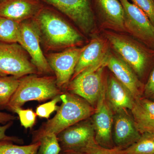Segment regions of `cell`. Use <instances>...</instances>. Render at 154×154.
I'll return each mask as SVG.
<instances>
[{"mask_svg":"<svg viewBox=\"0 0 154 154\" xmlns=\"http://www.w3.org/2000/svg\"><path fill=\"white\" fill-rule=\"evenodd\" d=\"M60 98L62 104L56 114L33 131L31 143L38 142L47 135H57L68 128L88 119L95 111L93 106L85 99L72 93L62 94Z\"/></svg>","mask_w":154,"mask_h":154,"instance_id":"6da1fadb","label":"cell"},{"mask_svg":"<svg viewBox=\"0 0 154 154\" xmlns=\"http://www.w3.org/2000/svg\"><path fill=\"white\" fill-rule=\"evenodd\" d=\"M36 25L48 47L53 49L73 47L82 42L79 33L62 18L47 9H41L33 17Z\"/></svg>","mask_w":154,"mask_h":154,"instance_id":"7a4b0ae2","label":"cell"},{"mask_svg":"<svg viewBox=\"0 0 154 154\" xmlns=\"http://www.w3.org/2000/svg\"><path fill=\"white\" fill-rule=\"evenodd\" d=\"M105 36L110 46L122 60L141 78L154 65V50L140 42L122 34L107 31Z\"/></svg>","mask_w":154,"mask_h":154,"instance_id":"3957f363","label":"cell"},{"mask_svg":"<svg viewBox=\"0 0 154 154\" xmlns=\"http://www.w3.org/2000/svg\"><path fill=\"white\" fill-rule=\"evenodd\" d=\"M32 75L20 78L19 85L7 107L9 110L13 111L29 101L43 102L62 94L57 85L55 77Z\"/></svg>","mask_w":154,"mask_h":154,"instance_id":"277c9868","label":"cell"},{"mask_svg":"<svg viewBox=\"0 0 154 154\" xmlns=\"http://www.w3.org/2000/svg\"><path fill=\"white\" fill-rule=\"evenodd\" d=\"M106 57L86 69L67 85L70 93L85 99L92 106L96 104L102 91L106 88V83L103 78Z\"/></svg>","mask_w":154,"mask_h":154,"instance_id":"5b68a950","label":"cell"},{"mask_svg":"<svg viewBox=\"0 0 154 154\" xmlns=\"http://www.w3.org/2000/svg\"><path fill=\"white\" fill-rule=\"evenodd\" d=\"M20 45L0 42V76L21 78L38 73Z\"/></svg>","mask_w":154,"mask_h":154,"instance_id":"8992f818","label":"cell"},{"mask_svg":"<svg viewBox=\"0 0 154 154\" xmlns=\"http://www.w3.org/2000/svg\"><path fill=\"white\" fill-rule=\"evenodd\" d=\"M124 11L126 32L147 47L154 50V26L140 9L129 0H119Z\"/></svg>","mask_w":154,"mask_h":154,"instance_id":"52a82bcc","label":"cell"},{"mask_svg":"<svg viewBox=\"0 0 154 154\" xmlns=\"http://www.w3.org/2000/svg\"><path fill=\"white\" fill-rule=\"evenodd\" d=\"M85 120L68 128L57 135L62 152L85 154L87 148L96 141L92 122Z\"/></svg>","mask_w":154,"mask_h":154,"instance_id":"ba28073f","label":"cell"},{"mask_svg":"<svg viewBox=\"0 0 154 154\" xmlns=\"http://www.w3.org/2000/svg\"><path fill=\"white\" fill-rule=\"evenodd\" d=\"M53 6L71 19L84 33L95 28L94 13L90 0H42Z\"/></svg>","mask_w":154,"mask_h":154,"instance_id":"9c48e42d","label":"cell"},{"mask_svg":"<svg viewBox=\"0 0 154 154\" xmlns=\"http://www.w3.org/2000/svg\"><path fill=\"white\" fill-rule=\"evenodd\" d=\"M96 105L92 116L95 140L103 147L112 148L114 147L112 138L113 116L106 99V88L102 91Z\"/></svg>","mask_w":154,"mask_h":154,"instance_id":"30bf717a","label":"cell"},{"mask_svg":"<svg viewBox=\"0 0 154 154\" xmlns=\"http://www.w3.org/2000/svg\"><path fill=\"white\" fill-rule=\"evenodd\" d=\"M85 46L72 47L62 52L48 55V61L55 74L57 85L60 89L68 85Z\"/></svg>","mask_w":154,"mask_h":154,"instance_id":"8fae6325","label":"cell"},{"mask_svg":"<svg viewBox=\"0 0 154 154\" xmlns=\"http://www.w3.org/2000/svg\"><path fill=\"white\" fill-rule=\"evenodd\" d=\"M20 26L22 38L20 45L30 54L31 62L36 67L38 73H50L53 71L42 51L40 34L36 25L32 21L21 22Z\"/></svg>","mask_w":154,"mask_h":154,"instance_id":"7c38bea8","label":"cell"},{"mask_svg":"<svg viewBox=\"0 0 154 154\" xmlns=\"http://www.w3.org/2000/svg\"><path fill=\"white\" fill-rule=\"evenodd\" d=\"M105 66L129 91L134 100L141 97L144 85L133 70L118 56L113 55L109 52L105 59Z\"/></svg>","mask_w":154,"mask_h":154,"instance_id":"4fadbf2b","label":"cell"},{"mask_svg":"<svg viewBox=\"0 0 154 154\" xmlns=\"http://www.w3.org/2000/svg\"><path fill=\"white\" fill-rule=\"evenodd\" d=\"M113 125V140L115 146L126 149L140 137L141 134L136 126L133 118L127 111L115 113Z\"/></svg>","mask_w":154,"mask_h":154,"instance_id":"5bb4252c","label":"cell"},{"mask_svg":"<svg viewBox=\"0 0 154 154\" xmlns=\"http://www.w3.org/2000/svg\"><path fill=\"white\" fill-rule=\"evenodd\" d=\"M41 10L36 0H2L0 17L19 22L35 17Z\"/></svg>","mask_w":154,"mask_h":154,"instance_id":"9a60e30c","label":"cell"},{"mask_svg":"<svg viewBox=\"0 0 154 154\" xmlns=\"http://www.w3.org/2000/svg\"><path fill=\"white\" fill-rule=\"evenodd\" d=\"M106 98L108 105L115 113L131 110L134 102L130 92L114 75L107 78Z\"/></svg>","mask_w":154,"mask_h":154,"instance_id":"2e32d148","label":"cell"},{"mask_svg":"<svg viewBox=\"0 0 154 154\" xmlns=\"http://www.w3.org/2000/svg\"><path fill=\"white\" fill-rule=\"evenodd\" d=\"M103 23L106 27L119 32H126L124 11L119 0H95Z\"/></svg>","mask_w":154,"mask_h":154,"instance_id":"e0dca14e","label":"cell"},{"mask_svg":"<svg viewBox=\"0 0 154 154\" xmlns=\"http://www.w3.org/2000/svg\"><path fill=\"white\" fill-rule=\"evenodd\" d=\"M109 52L106 40L98 37L93 38L81 54L71 80L89 67L102 61Z\"/></svg>","mask_w":154,"mask_h":154,"instance_id":"ac0fdd59","label":"cell"},{"mask_svg":"<svg viewBox=\"0 0 154 154\" xmlns=\"http://www.w3.org/2000/svg\"><path fill=\"white\" fill-rule=\"evenodd\" d=\"M137 128L142 134L154 133V100L141 97L134 100L131 110Z\"/></svg>","mask_w":154,"mask_h":154,"instance_id":"d6986e66","label":"cell"},{"mask_svg":"<svg viewBox=\"0 0 154 154\" xmlns=\"http://www.w3.org/2000/svg\"><path fill=\"white\" fill-rule=\"evenodd\" d=\"M20 23L0 17V42L20 45L22 42Z\"/></svg>","mask_w":154,"mask_h":154,"instance_id":"ffe728a7","label":"cell"},{"mask_svg":"<svg viewBox=\"0 0 154 154\" xmlns=\"http://www.w3.org/2000/svg\"><path fill=\"white\" fill-rule=\"evenodd\" d=\"M20 78L10 76L0 79V109L7 108L19 85Z\"/></svg>","mask_w":154,"mask_h":154,"instance_id":"44dd1931","label":"cell"},{"mask_svg":"<svg viewBox=\"0 0 154 154\" xmlns=\"http://www.w3.org/2000/svg\"><path fill=\"white\" fill-rule=\"evenodd\" d=\"M125 154H154V133L145 132L134 143L123 149Z\"/></svg>","mask_w":154,"mask_h":154,"instance_id":"7402d4cb","label":"cell"},{"mask_svg":"<svg viewBox=\"0 0 154 154\" xmlns=\"http://www.w3.org/2000/svg\"><path fill=\"white\" fill-rule=\"evenodd\" d=\"M13 143L0 141V154H36L40 145V142L25 146L17 145Z\"/></svg>","mask_w":154,"mask_h":154,"instance_id":"603a6c76","label":"cell"},{"mask_svg":"<svg viewBox=\"0 0 154 154\" xmlns=\"http://www.w3.org/2000/svg\"><path fill=\"white\" fill-rule=\"evenodd\" d=\"M39 142L40 145L36 154H59L61 152V148L56 135H47Z\"/></svg>","mask_w":154,"mask_h":154,"instance_id":"cb8c5ba5","label":"cell"},{"mask_svg":"<svg viewBox=\"0 0 154 154\" xmlns=\"http://www.w3.org/2000/svg\"><path fill=\"white\" fill-rule=\"evenodd\" d=\"M13 112L18 114L21 125L26 129L31 128L35 124L37 115L32 109L20 107L14 109Z\"/></svg>","mask_w":154,"mask_h":154,"instance_id":"d4e9b609","label":"cell"},{"mask_svg":"<svg viewBox=\"0 0 154 154\" xmlns=\"http://www.w3.org/2000/svg\"><path fill=\"white\" fill-rule=\"evenodd\" d=\"M60 95L56 96L51 101L47 103L38 106L36 110V115L41 118H49L51 114L58 108L57 104L61 101Z\"/></svg>","mask_w":154,"mask_h":154,"instance_id":"484cf974","label":"cell"},{"mask_svg":"<svg viewBox=\"0 0 154 154\" xmlns=\"http://www.w3.org/2000/svg\"><path fill=\"white\" fill-rule=\"evenodd\" d=\"M123 149L116 146L112 148L103 147L95 141L87 148L85 154H125Z\"/></svg>","mask_w":154,"mask_h":154,"instance_id":"4316f807","label":"cell"},{"mask_svg":"<svg viewBox=\"0 0 154 154\" xmlns=\"http://www.w3.org/2000/svg\"><path fill=\"white\" fill-rule=\"evenodd\" d=\"M140 9L154 26V0H129Z\"/></svg>","mask_w":154,"mask_h":154,"instance_id":"83f0119b","label":"cell"},{"mask_svg":"<svg viewBox=\"0 0 154 154\" xmlns=\"http://www.w3.org/2000/svg\"><path fill=\"white\" fill-rule=\"evenodd\" d=\"M13 124V121L10 122L8 123L3 125H0V141H9L17 143H22L23 141L17 137L10 136L6 134L7 130Z\"/></svg>","mask_w":154,"mask_h":154,"instance_id":"f1b7e54d","label":"cell"},{"mask_svg":"<svg viewBox=\"0 0 154 154\" xmlns=\"http://www.w3.org/2000/svg\"><path fill=\"white\" fill-rule=\"evenodd\" d=\"M143 92L147 98L154 100V66L147 82L144 86Z\"/></svg>","mask_w":154,"mask_h":154,"instance_id":"f546056e","label":"cell"},{"mask_svg":"<svg viewBox=\"0 0 154 154\" xmlns=\"http://www.w3.org/2000/svg\"><path fill=\"white\" fill-rule=\"evenodd\" d=\"M16 117L12 114L0 111V125H3L16 119Z\"/></svg>","mask_w":154,"mask_h":154,"instance_id":"4dcf8cb0","label":"cell"},{"mask_svg":"<svg viewBox=\"0 0 154 154\" xmlns=\"http://www.w3.org/2000/svg\"><path fill=\"white\" fill-rule=\"evenodd\" d=\"M59 154H83L81 153H78L70 152H61Z\"/></svg>","mask_w":154,"mask_h":154,"instance_id":"1f68e13d","label":"cell"},{"mask_svg":"<svg viewBox=\"0 0 154 154\" xmlns=\"http://www.w3.org/2000/svg\"><path fill=\"white\" fill-rule=\"evenodd\" d=\"M3 76H0V79H2V78H3Z\"/></svg>","mask_w":154,"mask_h":154,"instance_id":"d6a6232c","label":"cell"},{"mask_svg":"<svg viewBox=\"0 0 154 154\" xmlns=\"http://www.w3.org/2000/svg\"></svg>","mask_w":154,"mask_h":154,"instance_id":"836d02e7","label":"cell"}]
</instances>
